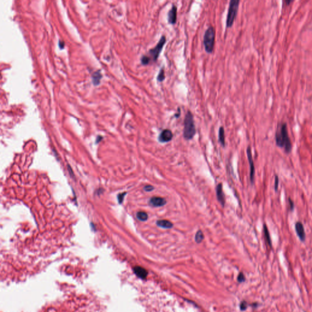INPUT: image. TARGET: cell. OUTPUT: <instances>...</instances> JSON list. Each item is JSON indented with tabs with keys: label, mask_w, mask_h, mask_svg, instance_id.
<instances>
[{
	"label": "cell",
	"mask_w": 312,
	"mask_h": 312,
	"mask_svg": "<svg viewBox=\"0 0 312 312\" xmlns=\"http://www.w3.org/2000/svg\"><path fill=\"white\" fill-rule=\"evenodd\" d=\"M239 3V0H231L229 2L227 18H226V27H230L233 25V23L238 12Z\"/></svg>",
	"instance_id": "277c9868"
},
{
	"label": "cell",
	"mask_w": 312,
	"mask_h": 312,
	"mask_svg": "<svg viewBox=\"0 0 312 312\" xmlns=\"http://www.w3.org/2000/svg\"><path fill=\"white\" fill-rule=\"evenodd\" d=\"M276 143L277 146L283 148L286 153H290L292 150V144L288 135L287 124L281 122L277 125L275 135Z\"/></svg>",
	"instance_id": "6da1fadb"
},
{
	"label": "cell",
	"mask_w": 312,
	"mask_h": 312,
	"mask_svg": "<svg viewBox=\"0 0 312 312\" xmlns=\"http://www.w3.org/2000/svg\"><path fill=\"white\" fill-rule=\"evenodd\" d=\"M173 134L172 131L169 129H164L161 132L160 135H158V140L160 143H167L172 139Z\"/></svg>",
	"instance_id": "52a82bcc"
},
{
	"label": "cell",
	"mask_w": 312,
	"mask_h": 312,
	"mask_svg": "<svg viewBox=\"0 0 312 312\" xmlns=\"http://www.w3.org/2000/svg\"><path fill=\"white\" fill-rule=\"evenodd\" d=\"M263 232H264V236L265 237V239L267 241L268 244L271 247L272 246V242H271V237H270V232H269V230L268 229L267 226H266V224H264V227H263Z\"/></svg>",
	"instance_id": "5bb4252c"
},
{
	"label": "cell",
	"mask_w": 312,
	"mask_h": 312,
	"mask_svg": "<svg viewBox=\"0 0 312 312\" xmlns=\"http://www.w3.org/2000/svg\"><path fill=\"white\" fill-rule=\"evenodd\" d=\"M156 224L158 227L163 229H171L173 227V224L171 222L166 219L157 220Z\"/></svg>",
	"instance_id": "7c38bea8"
},
{
	"label": "cell",
	"mask_w": 312,
	"mask_h": 312,
	"mask_svg": "<svg viewBox=\"0 0 312 312\" xmlns=\"http://www.w3.org/2000/svg\"><path fill=\"white\" fill-rule=\"evenodd\" d=\"M166 37L165 35H162L160 38L159 41L157 43V45H156L155 47L151 48V49L149 50L148 54L151 57V60L153 61H156L159 57V55L160 54L161 51H162L163 47L165 45L166 43Z\"/></svg>",
	"instance_id": "5b68a950"
},
{
	"label": "cell",
	"mask_w": 312,
	"mask_h": 312,
	"mask_svg": "<svg viewBox=\"0 0 312 312\" xmlns=\"http://www.w3.org/2000/svg\"><path fill=\"white\" fill-rule=\"evenodd\" d=\"M215 40V29L212 26H210L204 33L203 44L205 51L211 53L213 50Z\"/></svg>",
	"instance_id": "3957f363"
},
{
	"label": "cell",
	"mask_w": 312,
	"mask_h": 312,
	"mask_svg": "<svg viewBox=\"0 0 312 312\" xmlns=\"http://www.w3.org/2000/svg\"><path fill=\"white\" fill-rule=\"evenodd\" d=\"M135 274L141 279H145L148 276V272L145 269L141 266H135L134 268Z\"/></svg>",
	"instance_id": "4fadbf2b"
},
{
	"label": "cell",
	"mask_w": 312,
	"mask_h": 312,
	"mask_svg": "<svg viewBox=\"0 0 312 312\" xmlns=\"http://www.w3.org/2000/svg\"><path fill=\"white\" fill-rule=\"evenodd\" d=\"M137 218L141 221H146L148 219V215L145 212H139L136 215Z\"/></svg>",
	"instance_id": "2e32d148"
},
{
	"label": "cell",
	"mask_w": 312,
	"mask_h": 312,
	"mask_svg": "<svg viewBox=\"0 0 312 312\" xmlns=\"http://www.w3.org/2000/svg\"><path fill=\"white\" fill-rule=\"evenodd\" d=\"M288 202H289V210L291 211V212H292V211H293V210H294L295 204H294V202H293V200L291 199L290 198H288Z\"/></svg>",
	"instance_id": "ffe728a7"
},
{
	"label": "cell",
	"mask_w": 312,
	"mask_h": 312,
	"mask_svg": "<svg viewBox=\"0 0 312 312\" xmlns=\"http://www.w3.org/2000/svg\"><path fill=\"white\" fill-rule=\"evenodd\" d=\"M238 281L240 282H243L245 281V277H244L243 274H240V276H238Z\"/></svg>",
	"instance_id": "cb8c5ba5"
},
{
	"label": "cell",
	"mask_w": 312,
	"mask_h": 312,
	"mask_svg": "<svg viewBox=\"0 0 312 312\" xmlns=\"http://www.w3.org/2000/svg\"><path fill=\"white\" fill-rule=\"evenodd\" d=\"M177 6L172 4L171 8L168 13V21L169 24H174L177 21Z\"/></svg>",
	"instance_id": "9c48e42d"
},
{
	"label": "cell",
	"mask_w": 312,
	"mask_h": 312,
	"mask_svg": "<svg viewBox=\"0 0 312 312\" xmlns=\"http://www.w3.org/2000/svg\"><path fill=\"white\" fill-rule=\"evenodd\" d=\"M247 156H248V160L249 163V167H250V180L252 184H253L254 182V177H255V167L254 164V161L252 159V152H251V149L250 146H248L247 149Z\"/></svg>",
	"instance_id": "8992f818"
},
{
	"label": "cell",
	"mask_w": 312,
	"mask_h": 312,
	"mask_svg": "<svg viewBox=\"0 0 312 312\" xmlns=\"http://www.w3.org/2000/svg\"><path fill=\"white\" fill-rule=\"evenodd\" d=\"M183 125H184L183 131V137L186 140H191L196 134V130L195 125H194L193 115L192 113L189 110L187 112L185 117Z\"/></svg>",
	"instance_id": "7a4b0ae2"
},
{
	"label": "cell",
	"mask_w": 312,
	"mask_h": 312,
	"mask_svg": "<svg viewBox=\"0 0 312 312\" xmlns=\"http://www.w3.org/2000/svg\"><path fill=\"white\" fill-rule=\"evenodd\" d=\"M180 108H178L177 109V112L174 115V116L176 117V118H178V117H179V116H180Z\"/></svg>",
	"instance_id": "484cf974"
},
{
	"label": "cell",
	"mask_w": 312,
	"mask_h": 312,
	"mask_svg": "<svg viewBox=\"0 0 312 312\" xmlns=\"http://www.w3.org/2000/svg\"><path fill=\"white\" fill-rule=\"evenodd\" d=\"M204 234L201 230H198L197 231L196 234L195 235V241L197 243H200L202 241V240H204Z\"/></svg>",
	"instance_id": "ac0fdd59"
},
{
	"label": "cell",
	"mask_w": 312,
	"mask_h": 312,
	"mask_svg": "<svg viewBox=\"0 0 312 312\" xmlns=\"http://www.w3.org/2000/svg\"><path fill=\"white\" fill-rule=\"evenodd\" d=\"M150 61H151V59H150V57L148 55H143L141 57V62H142V64L144 65H148L149 63L150 62Z\"/></svg>",
	"instance_id": "d6986e66"
},
{
	"label": "cell",
	"mask_w": 312,
	"mask_h": 312,
	"mask_svg": "<svg viewBox=\"0 0 312 312\" xmlns=\"http://www.w3.org/2000/svg\"><path fill=\"white\" fill-rule=\"evenodd\" d=\"M149 204L153 207H160L164 206L166 204V201L165 198L161 197L154 196L149 200Z\"/></svg>",
	"instance_id": "ba28073f"
},
{
	"label": "cell",
	"mask_w": 312,
	"mask_h": 312,
	"mask_svg": "<svg viewBox=\"0 0 312 312\" xmlns=\"http://www.w3.org/2000/svg\"><path fill=\"white\" fill-rule=\"evenodd\" d=\"M216 197H217L218 201L220 202L222 206H224L225 204V198L224 194L223 191V185L222 183H219L216 188Z\"/></svg>",
	"instance_id": "8fae6325"
},
{
	"label": "cell",
	"mask_w": 312,
	"mask_h": 312,
	"mask_svg": "<svg viewBox=\"0 0 312 312\" xmlns=\"http://www.w3.org/2000/svg\"><path fill=\"white\" fill-rule=\"evenodd\" d=\"M295 230L299 239L302 241H304L306 240V232H305L304 225L300 221L297 222L295 224Z\"/></svg>",
	"instance_id": "30bf717a"
},
{
	"label": "cell",
	"mask_w": 312,
	"mask_h": 312,
	"mask_svg": "<svg viewBox=\"0 0 312 312\" xmlns=\"http://www.w3.org/2000/svg\"><path fill=\"white\" fill-rule=\"evenodd\" d=\"M279 179L277 176H275V183H274V190L276 191L278 190L279 188Z\"/></svg>",
	"instance_id": "7402d4cb"
},
{
	"label": "cell",
	"mask_w": 312,
	"mask_h": 312,
	"mask_svg": "<svg viewBox=\"0 0 312 312\" xmlns=\"http://www.w3.org/2000/svg\"><path fill=\"white\" fill-rule=\"evenodd\" d=\"M165 68L163 67H162L161 68L159 72H158V75L157 76V80L158 82H163V81L165 80Z\"/></svg>",
	"instance_id": "e0dca14e"
},
{
	"label": "cell",
	"mask_w": 312,
	"mask_h": 312,
	"mask_svg": "<svg viewBox=\"0 0 312 312\" xmlns=\"http://www.w3.org/2000/svg\"><path fill=\"white\" fill-rule=\"evenodd\" d=\"M144 190L145 191H147V192H150V191H152L154 189V187L153 186L151 185H147L145 186L144 188Z\"/></svg>",
	"instance_id": "44dd1931"
},
{
	"label": "cell",
	"mask_w": 312,
	"mask_h": 312,
	"mask_svg": "<svg viewBox=\"0 0 312 312\" xmlns=\"http://www.w3.org/2000/svg\"><path fill=\"white\" fill-rule=\"evenodd\" d=\"M246 309V302H243L241 304V310H245Z\"/></svg>",
	"instance_id": "d4e9b609"
},
{
	"label": "cell",
	"mask_w": 312,
	"mask_h": 312,
	"mask_svg": "<svg viewBox=\"0 0 312 312\" xmlns=\"http://www.w3.org/2000/svg\"><path fill=\"white\" fill-rule=\"evenodd\" d=\"M219 141L223 146H225V135H224V129L223 126H221L219 129Z\"/></svg>",
	"instance_id": "9a60e30c"
},
{
	"label": "cell",
	"mask_w": 312,
	"mask_h": 312,
	"mask_svg": "<svg viewBox=\"0 0 312 312\" xmlns=\"http://www.w3.org/2000/svg\"><path fill=\"white\" fill-rule=\"evenodd\" d=\"M126 193L125 192L123 193H121V194H120L119 195H118V202H119L120 204L122 203L123 201L124 197H125V196L126 195Z\"/></svg>",
	"instance_id": "603a6c76"
}]
</instances>
